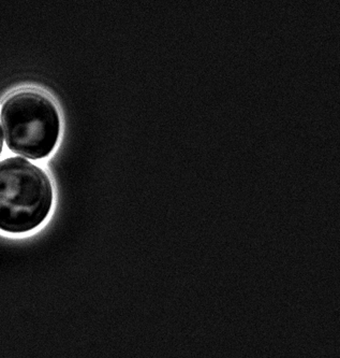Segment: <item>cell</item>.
<instances>
[{
	"instance_id": "1",
	"label": "cell",
	"mask_w": 340,
	"mask_h": 358,
	"mask_svg": "<svg viewBox=\"0 0 340 358\" xmlns=\"http://www.w3.org/2000/svg\"><path fill=\"white\" fill-rule=\"evenodd\" d=\"M53 199V186L43 169L21 157L0 162V231H34L49 217Z\"/></svg>"
},
{
	"instance_id": "2",
	"label": "cell",
	"mask_w": 340,
	"mask_h": 358,
	"mask_svg": "<svg viewBox=\"0 0 340 358\" xmlns=\"http://www.w3.org/2000/svg\"><path fill=\"white\" fill-rule=\"evenodd\" d=\"M0 123L8 148L31 159L49 156L61 135V117L53 100L31 90L7 98L0 111Z\"/></svg>"
},
{
	"instance_id": "3",
	"label": "cell",
	"mask_w": 340,
	"mask_h": 358,
	"mask_svg": "<svg viewBox=\"0 0 340 358\" xmlns=\"http://www.w3.org/2000/svg\"><path fill=\"white\" fill-rule=\"evenodd\" d=\"M3 137H1V129H0V154L3 152Z\"/></svg>"
}]
</instances>
